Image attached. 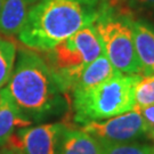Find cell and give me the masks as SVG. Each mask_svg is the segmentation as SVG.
Here are the masks:
<instances>
[{"instance_id":"cell-1","label":"cell","mask_w":154,"mask_h":154,"mask_svg":"<svg viewBox=\"0 0 154 154\" xmlns=\"http://www.w3.org/2000/svg\"><path fill=\"white\" fill-rule=\"evenodd\" d=\"M107 6L104 0H40L29 9L18 40L30 49L48 51L94 24Z\"/></svg>"},{"instance_id":"cell-2","label":"cell","mask_w":154,"mask_h":154,"mask_svg":"<svg viewBox=\"0 0 154 154\" xmlns=\"http://www.w3.org/2000/svg\"><path fill=\"white\" fill-rule=\"evenodd\" d=\"M18 111L31 121H41L65 104L60 83L47 61L21 48L7 87L2 88Z\"/></svg>"},{"instance_id":"cell-3","label":"cell","mask_w":154,"mask_h":154,"mask_svg":"<svg viewBox=\"0 0 154 154\" xmlns=\"http://www.w3.org/2000/svg\"><path fill=\"white\" fill-rule=\"evenodd\" d=\"M140 78V74L120 73L94 88L73 91L74 120L86 125L134 110L135 88Z\"/></svg>"},{"instance_id":"cell-4","label":"cell","mask_w":154,"mask_h":154,"mask_svg":"<svg viewBox=\"0 0 154 154\" xmlns=\"http://www.w3.org/2000/svg\"><path fill=\"white\" fill-rule=\"evenodd\" d=\"M102 53L98 33L94 24H89L48 50L45 60L66 95L72 93L83 70Z\"/></svg>"},{"instance_id":"cell-5","label":"cell","mask_w":154,"mask_h":154,"mask_svg":"<svg viewBox=\"0 0 154 154\" xmlns=\"http://www.w3.org/2000/svg\"><path fill=\"white\" fill-rule=\"evenodd\" d=\"M94 26L99 35L103 51L112 65L125 74L142 75V66L132 39L131 21L116 16L109 5Z\"/></svg>"},{"instance_id":"cell-6","label":"cell","mask_w":154,"mask_h":154,"mask_svg":"<svg viewBox=\"0 0 154 154\" xmlns=\"http://www.w3.org/2000/svg\"><path fill=\"white\" fill-rule=\"evenodd\" d=\"M82 130L103 145L129 143L146 135L149 127L136 109L105 121H91L83 125Z\"/></svg>"},{"instance_id":"cell-7","label":"cell","mask_w":154,"mask_h":154,"mask_svg":"<svg viewBox=\"0 0 154 154\" xmlns=\"http://www.w3.org/2000/svg\"><path fill=\"white\" fill-rule=\"evenodd\" d=\"M65 128L63 123L20 128L4 146L16 154H58Z\"/></svg>"},{"instance_id":"cell-8","label":"cell","mask_w":154,"mask_h":154,"mask_svg":"<svg viewBox=\"0 0 154 154\" xmlns=\"http://www.w3.org/2000/svg\"><path fill=\"white\" fill-rule=\"evenodd\" d=\"M131 31L142 75L154 74V28L142 21H131Z\"/></svg>"},{"instance_id":"cell-9","label":"cell","mask_w":154,"mask_h":154,"mask_svg":"<svg viewBox=\"0 0 154 154\" xmlns=\"http://www.w3.org/2000/svg\"><path fill=\"white\" fill-rule=\"evenodd\" d=\"M120 73L121 72L118 71L116 67L112 65L107 56L105 55L104 53H102L95 61L91 62L83 70L80 78L78 79L72 93L94 88L100 83L109 81L112 78L119 75Z\"/></svg>"},{"instance_id":"cell-10","label":"cell","mask_w":154,"mask_h":154,"mask_svg":"<svg viewBox=\"0 0 154 154\" xmlns=\"http://www.w3.org/2000/svg\"><path fill=\"white\" fill-rule=\"evenodd\" d=\"M58 154H104L103 144L82 129L65 128Z\"/></svg>"},{"instance_id":"cell-11","label":"cell","mask_w":154,"mask_h":154,"mask_svg":"<svg viewBox=\"0 0 154 154\" xmlns=\"http://www.w3.org/2000/svg\"><path fill=\"white\" fill-rule=\"evenodd\" d=\"M28 0H2L0 11V33L11 38L18 35L29 13Z\"/></svg>"},{"instance_id":"cell-12","label":"cell","mask_w":154,"mask_h":154,"mask_svg":"<svg viewBox=\"0 0 154 154\" xmlns=\"http://www.w3.org/2000/svg\"><path fill=\"white\" fill-rule=\"evenodd\" d=\"M1 106H0V146H4L8 138L20 128L31 126L32 121L18 111L5 90L0 89Z\"/></svg>"},{"instance_id":"cell-13","label":"cell","mask_w":154,"mask_h":154,"mask_svg":"<svg viewBox=\"0 0 154 154\" xmlns=\"http://www.w3.org/2000/svg\"><path fill=\"white\" fill-rule=\"evenodd\" d=\"M16 46L7 39L0 37V89L8 83L14 70Z\"/></svg>"},{"instance_id":"cell-14","label":"cell","mask_w":154,"mask_h":154,"mask_svg":"<svg viewBox=\"0 0 154 154\" xmlns=\"http://www.w3.org/2000/svg\"><path fill=\"white\" fill-rule=\"evenodd\" d=\"M154 104V74L144 75L135 88V107Z\"/></svg>"},{"instance_id":"cell-15","label":"cell","mask_w":154,"mask_h":154,"mask_svg":"<svg viewBox=\"0 0 154 154\" xmlns=\"http://www.w3.org/2000/svg\"><path fill=\"white\" fill-rule=\"evenodd\" d=\"M104 154H153L154 145L146 144H109L103 145Z\"/></svg>"},{"instance_id":"cell-16","label":"cell","mask_w":154,"mask_h":154,"mask_svg":"<svg viewBox=\"0 0 154 154\" xmlns=\"http://www.w3.org/2000/svg\"><path fill=\"white\" fill-rule=\"evenodd\" d=\"M134 109H136L140 113L149 129H154V104L143 107H134Z\"/></svg>"},{"instance_id":"cell-17","label":"cell","mask_w":154,"mask_h":154,"mask_svg":"<svg viewBox=\"0 0 154 154\" xmlns=\"http://www.w3.org/2000/svg\"><path fill=\"white\" fill-rule=\"evenodd\" d=\"M132 1L143 6H154V0H132Z\"/></svg>"},{"instance_id":"cell-18","label":"cell","mask_w":154,"mask_h":154,"mask_svg":"<svg viewBox=\"0 0 154 154\" xmlns=\"http://www.w3.org/2000/svg\"><path fill=\"white\" fill-rule=\"evenodd\" d=\"M146 135H147V137H149V139H152L154 142V129H149L147 132H146Z\"/></svg>"},{"instance_id":"cell-19","label":"cell","mask_w":154,"mask_h":154,"mask_svg":"<svg viewBox=\"0 0 154 154\" xmlns=\"http://www.w3.org/2000/svg\"><path fill=\"white\" fill-rule=\"evenodd\" d=\"M2 149H4V153H5V154H16L15 152H13V151H11V149H6L5 146H2Z\"/></svg>"},{"instance_id":"cell-20","label":"cell","mask_w":154,"mask_h":154,"mask_svg":"<svg viewBox=\"0 0 154 154\" xmlns=\"http://www.w3.org/2000/svg\"><path fill=\"white\" fill-rule=\"evenodd\" d=\"M28 1H29V4H30V5H32V4H37V2L40 1V0H28Z\"/></svg>"},{"instance_id":"cell-21","label":"cell","mask_w":154,"mask_h":154,"mask_svg":"<svg viewBox=\"0 0 154 154\" xmlns=\"http://www.w3.org/2000/svg\"><path fill=\"white\" fill-rule=\"evenodd\" d=\"M0 154H5L4 153V149H2V146H0Z\"/></svg>"},{"instance_id":"cell-22","label":"cell","mask_w":154,"mask_h":154,"mask_svg":"<svg viewBox=\"0 0 154 154\" xmlns=\"http://www.w3.org/2000/svg\"><path fill=\"white\" fill-rule=\"evenodd\" d=\"M1 5H2V0H0V11H1Z\"/></svg>"},{"instance_id":"cell-23","label":"cell","mask_w":154,"mask_h":154,"mask_svg":"<svg viewBox=\"0 0 154 154\" xmlns=\"http://www.w3.org/2000/svg\"><path fill=\"white\" fill-rule=\"evenodd\" d=\"M0 106H1V96H0Z\"/></svg>"},{"instance_id":"cell-24","label":"cell","mask_w":154,"mask_h":154,"mask_svg":"<svg viewBox=\"0 0 154 154\" xmlns=\"http://www.w3.org/2000/svg\"><path fill=\"white\" fill-rule=\"evenodd\" d=\"M153 154H154V153H153Z\"/></svg>"}]
</instances>
